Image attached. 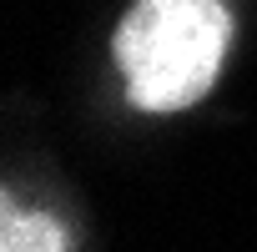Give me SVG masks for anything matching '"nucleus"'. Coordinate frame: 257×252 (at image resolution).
I'll use <instances>...</instances> for the list:
<instances>
[{
  "instance_id": "2",
  "label": "nucleus",
  "mask_w": 257,
  "mask_h": 252,
  "mask_svg": "<svg viewBox=\"0 0 257 252\" xmlns=\"http://www.w3.org/2000/svg\"><path fill=\"white\" fill-rule=\"evenodd\" d=\"M0 247L6 252H21V247L61 252V247H71V232L61 222H51L46 212H21L16 202H6L0 207Z\"/></svg>"
},
{
  "instance_id": "1",
  "label": "nucleus",
  "mask_w": 257,
  "mask_h": 252,
  "mask_svg": "<svg viewBox=\"0 0 257 252\" xmlns=\"http://www.w3.org/2000/svg\"><path fill=\"white\" fill-rule=\"evenodd\" d=\"M237 21L227 0H132L111 31L126 106L142 116H177L212 96L232 56Z\"/></svg>"
}]
</instances>
